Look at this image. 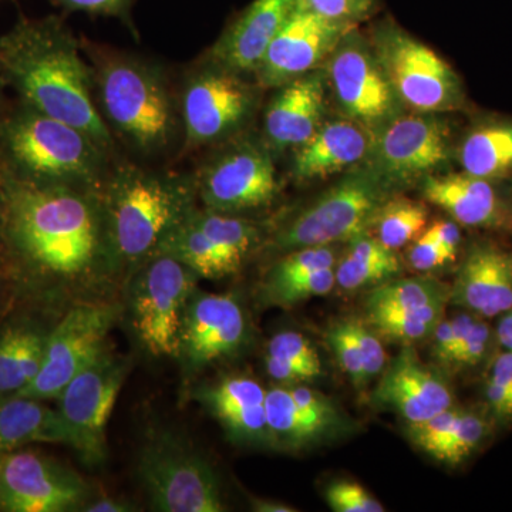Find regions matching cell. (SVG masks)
Wrapping results in <instances>:
<instances>
[{
    "label": "cell",
    "mask_w": 512,
    "mask_h": 512,
    "mask_svg": "<svg viewBox=\"0 0 512 512\" xmlns=\"http://www.w3.org/2000/svg\"><path fill=\"white\" fill-rule=\"evenodd\" d=\"M137 473L156 511L225 510L214 467L175 431L163 427L148 431L138 454Z\"/></svg>",
    "instance_id": "obj_8"
},
{
    "label": "cell",
    "mask_w": 512,
    "mask_h": 512,
    "mask_svg": "<svg viewBox=\"0 0 512 512\" xmlns=\"http://www.w3.org/2000/svg\"><path fill=\"white\" fill-rule=\"evenodd\" d=\"M89 498L86 481L53 458L22 448L0 456V511H82Z\"/></svg>",
    "instance_id": "obj_16"
},
{
    "label": "cell",
    "mask_w": 512,
    "mask_h": 512,
    "mask_svg": "<svg viewBox=\"0 0 512 512\" xmlns=\"http://www.w3.org/2000/svg\"><path fill=\"white\" fill-rule=\"evenodd\" d=\"M119 316V306L110 303H82L70 309L47 333L39 375L16 396L42 402L57 399L70 380L107 349V338Z\"/></svg>",
    "instance_id": "obj_14"
},
{
    "label": "cell",
    "mask_w": 512,
    "mask_h": 512,
    "mask_svg": "<svg viewBox=\"0 0 512 512\" xmlns=\"http://www.w3.org/2000/svg\"><path fill=\"white\" fill-rule=\"evenodd\" d=\"M373 400L377 406L399 414L407 424L430 419L454 406L447 380L424 365L410 346L383 370Z\"/></svg>",
    "instance_id": "obj_21"
},
{
    "label": "cell",
    "mask_w": 512,
    "mask_h": 512,
    "mask_svg": "<svg viewBox=\"0 0 512 512\" xmlns=\"http://www.w3.org/2000/svg\"><path fill=\"white\" fill-rule=\"evenodd\" d=\"M456 157L450 123L436 113L407 111L373 134L362 164L382 175L397 190L440 174Z\"/></svg>",
    "instance_id": "obj_13"
},
{
    "label": "cell",
    "mask_w": 512,
    "mask_h": 512,
    "mask_svg": "<svg viewBox=\"0 0 512 512\" xmlns=\"http://www.w3.org/2000/svg\"><path fill=\"white\" fill-rule=\"evenodd\" d=\"M367 39L407 110L446 114L466 107V89L456 70L394 20H379Z\"/></svg>",
    "instance_id": "obj_7"
},
{
    "label": "cell",
    "mask_w": 512,
    "mask_h": 512,
    "mask_svg": "<svg viewBox=\"0 0 512 512\" xmlns=\"http://www.w3.org/2000/svg\"><path fill=\"white\" fill-rule=\"evenodd\" d=\"M325 338L329 348L335 353L340 367L350 377L352 383H355L356 386L365 384L367 376L362 353H360L356 339L353 338L352 332H350L348 319L333 323L326 332Z\"/></svg>",
    "instance_id": "obj_41"
},
{
    "label": "cell",
    "mask_w": 512,
    "mask_h": 512,
    "mask_svg": "<svg viewBox=\"0 0 512 512\" xmlns=\"http://www.w3.org/2000/svg\"><path fill=\"white\" fill-rule=\"evenodd\" d=\"M276 90L264 120V143L272 154L302 146L325 123L328 79L319 67Z\"/></svg>",
    "instance_id": "obj_20"
},
{
    "label": "cell",
    "mask_w": 512,
    "mask_h": 512,
    "mask_svg": "<svg viewBox=\"0 0 512 512\" xmlns=\"http://www.w3.org/2000/svg\"><path fill=\"white\" fill-rule=\"evenodd\" d=\"M47 333L32 325H13L0 332V394L16 396L39 375Z\"/></svg>",
    "instance_id": "obj_29"
},
{
    "label": "cell",
    "mask_w": 512,
    "mask_h": 512,
    "mask_svg": "<svg viewBox=\"0 0 512 512\" xmlns=\"http://www.w3.org/2000/svg\"><path fill=\"white\" fill-rule=\"evenodd\" d=\"M328 89L340 113L372 134L407 113L367 36L352 28L323 63Z\"/></svg>",
    "instance_id": "obj_11"
},
{
    "label": "cell",
    "mask_w": 512,
    "mask_h": 512,
    "mask_svg": "<svg viewBox=\"0 0 512 512\" xmlns=\"http://www.w3.org/2000/svg\"><path fill=\"white\" fill-rule=\"evenodd\" d=\"M247 339V316L235 296L195 289L185 306L177 359L188 372H200L238 355Z\"/></svg>",
    "instance_id": "obj_17"
},
{
    "label": "cell",
    "mask_w": 512,
    "mask_h": 512,
    "mask_svg": "<svg viewBox=\"0 0 512 512\" xmlns=\"http://www.w3.org/2000/svg\"><path fill=\"white\" fill-rule=\"evenodd\" d=\"M296 6L298 0H254L224 30L205 59L241 76L255 74Z\"/></svg>",
    "instance_id": "obj_22"
},
{
    "label": "cell",
    "mask_w": 512,
    "mask_h": 512,
    "mask_svg": "<svg viewBox=\"0 0 512 512\" xmlns=\"http://www.w3.org/2000/svg\"><path fill=\"white\" fill-rule=\"evenodd\" d=\"M491 339H493L491 329L488 328L487 323L477 318L473 328L470 329L466 339L463 340L460 348H458L451 366L470 367L478 365L487 355Z\"/></svg>",
    "instance_id": "obj_45"
},
{
    "label": "cell",
    "mask_w": 512,
    "mask_h": 512,
    "mask_svg": "<svg viewBox=\"0 0 512 512\" xmlns=\"http://www.w3.org/2000/svg\"><path fill=\"white\" fill-rule=\"evenodd\" d=\"M202 406L231 439L238 443H269L266 424V390L255 379L245 376L227 377L221 382L202 387L197 392Z\"/></svg>",
    "instance_id": "obj_26"
},
{
    "label": "cell",
    "mask_w": 512,
    "mask_h": 512,
    "mask_svg": "<svg viewBox=\"0 0 512 512\" xmlns=\"http://www.w3.org/2000/svg\"><path fill=\"white\" fill-rule=\"evenodd\" d=\"M498 342L503 346L505 350L512 352V318L510 315H504L503 319L500 320L497 326V332H495Z\"/></svg>",
    "instance_id": "obj_51"
},
{
    "label": "cell",
    "mask_w": 512,
    "mask_h": 512,
    "mask_svg": "<svg viewBox=\"0 0 512 512\" xmlns=\"http://www.w3.org/2000/svg\"><path fill=\"white\" fill-rule=\"evenodd\" d=\"M348 323L350 332L362 353L367 380L372 379L383 372L384 363H386L382 342L366 320L349 318Z\"/></svg>",
    "instance_id": "obj_44"
},
{
    "label": "cell",
    "mask_w": 512,
    "mask_h": 512,
    "mask_svg": "<svg viewBox=\"0 0 512 512\" xmlns=\"http://www.w3.org/2000/svg\"><path fill=\"white\" fill-rule=\"evenodd\" d=\"M298 5L350 28L366 22L379 10V0H298Z\"/></svg>",
    "instance_id": "obj_40"
},
{
    "label": "cell",
    "mask_w": 512,
    "mask_h": 512,
    "mask_svg": "<svg viewBox=\"0 0 512 512\" xmlns=\"http://www.w3.org/2000/svg\"><path fill=\"white\" fill-rule=\"evenodd\" d=\"M350 29L296 6L256 69V84L262 90L278 89L319 69Z\"/></svg>",
    "instance_id": "obj_18"
},
{
    "label": "cell",
    "mask_w": 512,
    "mask_h": 512,
    "mask_svg": "<svg viewBox=\"0 0 512 512\" xmlns=\"http://www.w3.org/2000/svg\"><path fill=\"white\" fill-rule=\"evenodd\" d=\"M433 353L434 359L440 365L450 366L451 356H453V329H451L450 319H441L439 325L433 332Z\"/></svg>",
    "instance_id": "obj_47"
},
{
    "label": "cell",
    "mask_w": 512,
    "mask_h": 512,
    "mask_svg": "<svg viewBox=\"0 0 512 512\" xmlns=\"http://www.w3.org/2000/svg\"><path fill=\"white\" fill-rule=\"evenodd\" d=\"M6 228L37 274L63 281L111 266L100 191L26 178L9 187Z\"/></svg>",
    "instance_id": "obj_1"
},
{
    "label": "cell",
    "mask_w": 512,
    "mask_h": 512,
    "mask_svg": "<svg viewBox=\"0 0 512 512\" xmlns=\"http://www.w3.org/2000/svg\"><path fill=\"white\" fill-rule=\"evenodd\" d=\"M407 259L413 269L419 272H429L453 262L454 259L441 248L429 231H424L412 248L407 252Z\"/></svg>",
    "instance_id": "obj_46"
},
{
    "label": "cell",
    "mask_w": 512,
    "mask_h": 512,
    "mask_svg": "<svg viewBox=\"0 0 512 512\" xmlns=\"http://www.w3.org/2000/svg\"><path fill=\"white\" fill-rule=\"evenodd\" d=\"M335 285V268L320 269L286 281L284 284L262 288V301L271 306L289 308L316 296L328 295Z\"/></svg>",
    "instance_id": "obj_36"
},
{
    "label": "cell",
    "mask_w": 512,
    "mask_h": 512,
    "mask_svg": "<svg viewBox=\"0 0 512 512\" xmlns=\"http://www.w3.org/2000/svg\"><path fill=\"white\" fill-rule=\"evenodd\" d=\"M448 302L483 318L512 309V252L477 242L468 249L450 288Z\"/></svg>",
    "instance_id": "obj_23"
},
{
    "label": "cell",
    "mask_w": 512,
    "mask_h": 512,
    "mask_svg": "<svg viewBox=\"0 0 512 512\" xmlns=\"http://www.w3.org/2000/svg\"><path fill=\"white\" fill-rule=\"evenodd\" d=\"M424 198L437 205L458 225L470 228H507L512 211L491 181L467 173L433 174L421 181Z\"/></svg>",
    "instance_id": "obj_25"
},
{
    "label": "cell",
    "mask_w": 512,
    "mask_h": 512,
    "mask_svg": "<svg viewBox=\"0 0 512 512\" xmlns=\"http://www.w3.org/2000/svg\"><path fill=\"white\" fill-rule=\"evenodd\" d=\"M200 276L173 256L156 254L138 266L130 285L131 328L143 349L178 357L185 306Z\"/></svg>",
    "instance_id": "obj_10"
},
{
    "label": "cell",
    "mask_w": 512,
    "mask_h": 512,
    "mask_svg": "<svg viewBox=\"0 0 512 512\" xmlns=\"http://www.w3.org/2000/svg\"><path fill=\"white\" fill-rule=\"evenodd\" d=\"M64 12H80L90 16H107L121 20L128 29L134 28L133 6L136 0H53Z\"/></svg>",
    "instance_id": "obj_43"
},
{
    "label": "cell",
    "mask_w": 512,
    "mask_h": 512,
    "mask_svg": "<svg viewBox=\"0 0 512 512\" xmlns=\"http://www.w3.org/2000/svg\"><path fill=\"white\" fill-rule=\"evenodd\" d=\"M399 190L365 164L353 170L282 225L268 248L286 252L325 247L370 232L380 208Z\"/></svg>",
    "instance_id": "obj_6"
},
{
    "label": "cell",
    "mask_w": 512,
    "mask_h": 512,
    "mask_svg": "<svg viewBox=\"0 0 512 512\" xmlns=\"http://www.w3.org/2000/svg\"><path fill=\"white\" fill-rule=\"evenodd\" d=\"M35 443L73 447L72 434L59 410L50 409L42 400L10 396L0 403V456Z\"/></svg>",
    "instance_id": "obj_27"
},
{
    "label": "cell",
    "mask_w": 512,
    "mask_h": 512,
    "mask_svg": "<svg viewBox=\"0 0 512 512\" xmlns=\"http://www.w3.org/2000/svg\"><path fill=\"white\" fill-rule=\"evenodd\" d=\"M252 510L259 512H293L295 508L288 507L276 501L261 500V498H254L252 500Z\"/></svg>",
    "instance_id": "obj_52"
},
{
    "label": "cell",
    "mask_w": 512,
    "mask_h": 512,
    "mask_svg": "<svg viewBox=\"0 0 512 512\" xmlns=\"http://www.w3.org/2000/svg\"><path fill=\"white\" fill-rule=\"evenodd\" d=\"M0 70L28 106L79 128L114 153V134L97 107L82 40L63 19L20 20L0 39Z\"/></svg>",
    "instance_id": "obj_2"
},
{
    "label": "cell",
    "mask_w": 512,
    "mask_h": 512,
    "mask_svg": "<svg viewBox=\"0 0 512 512\" xmlns=\"http://www.w3.org/2000/svg\"><path fill=\"white\" fill-rule=\"evenodd\" d=\"M265 365L272 379L288 384L308 382L323 373L322 360L311 340L292 330L269 340Z\"/></svg>",
    "instance_id": "obj_31"
},
{
    "label": "cell",
    "mask_w": 512,
    "mask_h": 512,
    "mask_svg": "<svg viewBox=\"0 0 512 512\" xmlns=\"http://www.w3.org/2000/svg\"><path fill=\"white\" fill-rule=\"evenodd\" d=\"M265 412L269 443L282 450L320 446L339 439L353 427L338 404L320 392L293 400L288 387H272L266 390Z\"/></svg>",
    "instance_id": "obj_19"
},
{
    "label": "cell",
    "mask_w": 512,
    "mask_h": 512,
    "mask_svg": "<svg viewBox=\"0 0 512 512\" xmlns=\"http://www.w3.org/2000/svg\"><path fill=\"white\" fill-rule=\"evenodd\" d=\"M261 90L208 59L192 67L178 101L184 150L220 146L238 137L254 117Z\"/></svg>",
    "instance_id": "obj_9"
},
{
    "label": "cell",
    "mask_w": 512,
    "mask_h": 512,
    "mask_svg": "<svg viewBox=\"0 0 512 512\" xmlns=\"http://www.w3.org/2000/svg\"><path fill=\"white\" fill-rule=\"evenodd\" d=\"M335 266L336 249L332 245L295 249V251L286 252L269 269L262 288L284 284V282L299 278V276L311 274L320 269L335 268Z\"/></svg>",
    "instance_id": "obj_37"
},
{
    "label": "cell",
    "mask_w": 512,
    "mask_h": 512,
    "mask_svg": "<svg viewBox=\"0 0 512 512\" xmlns=\"http://www.w3.org/2000/svg\"><path fill=\"white\" fill-rule=\"evenodd\" d=\"M450 286L427 276L390 279L377 285L366 298V311L393 309V311H423L434 303H447Z\"/></svg>",
    "instance_id": "obj_33"
},
{
    "label": "cell",
    "mask_w": 512,
    "mask_h": 512,
    "mask_svg": "<svg viewBox=\"0 0 512 512\" xmlns=\"http://www.w3.org/2000/svg\"><path fill=\"white\" fill-rule=\"evenodd\" d=\"M488 423L481 414L461 410L456 427L437 460L457 466L470 457L487 437Z\"/></svg>",
    "instance_id": "obj_38"
},
{
    "label": "cell",
    "mask_w": 512,
    "mask_h": 512,
    "mask_svg": "<svg viewBox=\"0 0 512 512\" xmlns=\"http://www.w3.org/2000/svg\"><path fill=\"white\" fill-rule=\"evenodd\" d=\"M192 220L237 271L249 254L261 244V229L239 215L195 208Z\"/></svg>",
    "instance_id": "obj_32"
},
{
    "label": "cell",
    "mask_w": 512,
    "mask_h": 512,
    "mask_svg": "<svg viewBox=\"0 0 512 512\" xmlns=\"http://www.w3.org/2000/svg\"><path fill=\"white\" fill-rule=\"evenodd\" d=\"M127 373V360L106 349L57 396V410L72 434V448L86 463L99 464L106 458L107 423Z\"/></svg>",
    "instance_id": "obj_15"
},
{
    "label": "cell",
    "mask_w": 512,
    "mask_h": 512,
    "mask_svg": "<svg viewBox=\"0 0 512 512\" xmlns=\"http://www.w3.org/2000/svg\"><path fill=\"white\" fill-rule=\"evenodd\" d=\"M460 413L461 409L453 406L430 419L407 424V437L414 446L437 460L441 450L450 440Z\"/></svg>",
    "instance_id": "obj_39"
},
{
    "label": "cell",
    "mask_w": 512,
    "mask_h": 512,
    "mask_svg": "<svg viewBox=\"0 0 512 512\" xmlns=\"http://www.w3.org/2000/svg\"><path fill=\"white\" fill-rule=\"evenodd\" d=\"M373 134L356 121L325 120L315 134L293 150L291 175L299 183L348 173L365 161Z\"/></svg>",
    "instance_id": "obj_24"
},
{
    "label": "cell",
    "mask_w": 512,
    "mask_h": 512,
    "mask_svg": "<svg viewBox=\"0 0 512 512\" xmlns=\"http://www.w3.org/2000/svg\"><path fill=\"white\" fill-rule=\"evenodd\" d=\"M197 197L208 210L239 215L274 204L281 192L274 154L262 141L235 137L195 175Z\"/></svg>",
    "instance_id": "obj_12"
},
{
    "label": "cell",
    "mask_w": 512,
    "mask_h": 512,
    "mask_svg": "<svg viewBox=\"0 0 512 512\" xmlns=\"http://www.w3.org/2000/svg\"><path fill=\"white\" fill-rule=\"evenodd\" d=\"M326 503L336 512H382V503L362 485L339 480L330 483L325 491Z\"/></svg>",
    "instance_id": "obj_42"
},
{
    "label": "cell",
    "mask_w": 512,
    "mask_h": 512,
    "mask_svg": "<svg viewBox=\"0 0 512 512\" xmlns=\"http://www.w3.org/2000/svg\"><path fill=\"white\" fill-rule=\"evenodd\" d=\"M402 271L403 265L396 251L365 232L350 239L348 251L336 264V285L345 291H357L390 281Z\"/></svg>",
    "instance_id": "obj_30"
},
{
    "label": "cell",
    "mask_w": 512,
    "mask_h": 512,
    "mask_svg": "<svg viewBox=\"0 0 512 512\" xmlns=\"http://www.w3.org/2000/svg\"><path fill=\"white\" fill-rule=\"evenodd\" d=\"M446 305L447 303H434L417 312L370 309L366 311V322L384 338L412 345L433 335L440 320L444 319Z\"/></svg>",
    "instance_id": "obj_35"
},
{
    "label": "cell",
    "mask_w": 512,
    "mask_h": 512,
    "mask_svg": "<svg viewBox=\"0 0 512 512\" xmlns=\"http://www.w3.org/2000/svg\"><path fill=\"white\" fill-rule=\"evenodd\" d=\"M427 220L429 211L426 205L399 197L397 194L380 208L370 228V234L387 248L396 251L416 241L423 234Z\"/></svg>",
    "instance_id": "obj_34"
},
{
    "label": "cell",
    "mask_w": 512,
    "mask_h": 512,
    "mask_svg": "<svg viewBox=\"0 0 512 512\" xmlns=\"http://www.w3.org/2000/svg\"><path fill=\"white\" fill-rule=\"evenodd\" d=\"M100 198L111 266L136 271L197 208L198 197L191 175L120 164L107 174Z\"/></svg>",
    "instance_id": "obj_4"
},
{
    "label": "cell",
    "mask_w": 512,
    "mask_h": 512,
    "mask_svg": "<svg viewBox=\"0 0 512 512\" xmlns=\"http://www.w3.org/2000/svg\"><path fill=\"white\" fill-rule=\"evenodd\" d=\"M8 156L28 180L101 191L111 154L89 134L26 104L2 128Z\"/></svg>",
    "instance_id": "obj_5"
},
{
    "label": "cell",
    "mask_w": 512,
    "mask_h": 512,
    "mask_svg": "<svg viewBox=\"0 0 512 512\" xmlns=\"http://www.w3.org/2000/svg\"><path fill=\"white\" fill-rule=\"evenodd\" d=\"M137 508L126 501L116 500V498H101V500L87 503L82 511L87 512H130L136 511Z\"/></svg>",
    "instance_id": "obj_50"
},
{
    "label": "cell",
    "mask_w": 512,
    "mask_h": 512,
    "mask_svg": "<svg viewBox=\"0 0 512 512\" xmlns=\"http://www.w3.org/2000/svg\"><path fill=\"white\" fill-rule=\"evenodd\" d=\"M82 45L92 67L97 107L111 133L143 156L173 146L181 126L180 103L163 67L89 40Z\"/></svg>",
    "instance_id": "obj_3"
},
{
    "label": "cell",
    "mask_w": 512,
    "mask_h": 512,
    "mask_svg": "<svg viewBox=\"0 0 512 512\" xmlns=\"http://www.w3.org/2000/svg\"><path fill=\"white\" fill-rule=\"evenodd\" d=\"M490 379L503 384L512 392V352L510 350H505L495 359Z\"/></svg>",
    "instance_id": "obj_49"
},
{
    "label": "cell",
    "mask_w": 512,
    "mask_h": 512,
    "mask_svg": "<svg viewBox=\"0 0 512 512\" xmlns=\"http://www.w3.org/2000/svg\"><path fill=\"white\" fill-rule=\"evenodd\" d=\"M0 2H2V0H0Z\"/></svg>",
    "instance_id": "obj_53"
},
{
    "label": "cell",
    "mask_w": 512,
    "mask_h": 512,
    "mask_svg": "<svg viewBox=\"0 0 512 512\" xmlns=\"http://www.w3.org/2000/svg\"><path fill=\"white\" fill-rule=\"evenodd\" d=\"M463 173L483 180L512 177V120H488L468 130L456 147Z\"/></svg>",
    "instance_id": "obj_28"
},
{
    "label": "cell",
    "mask_w": 512,
    "mask_h": 512,
    "mask_svg": "<svg viewBox=\"0 0 512 512\" xmlns=\"http://www.w3.org/2000/svg\"><path fill=\"white\" fill-rule=\"evenodd\" d=\"M427 231L441 245L451 258L456 259L461 244L460 225L456 221H439L431 225Z\"/></svg>",
    "instance_id": "obj_48"
}]
</instances>
